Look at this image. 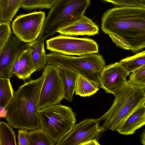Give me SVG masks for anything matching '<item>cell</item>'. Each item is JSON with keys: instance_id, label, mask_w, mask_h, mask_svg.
<instances>
[{"instance_id": "6da1fadb", "label": "cell", "mask_w": 145, "mask_h": 145, "mask_svg": "<svg viewBox=\"0 0 145 145\" xmlns=\"http://www.w3.org/2000/svg\"><path fill=\"white\" fill-rule=\"evenodd\" d=\"M101 29L114 43L135 53L145 48V8L121 6L108 10L102 18Z\"/></svg>"}, {"instance_id": "7a4b0ae2", "label": "cell", "mask_w": 145, "mask_h": 145, "mask_svg": "<svg viewBox=\"0 0 145 145\" xmlns=\"http://www.w3.org/2000/svg\"><path fill=\"white\" fill-rule=\"evenodd\" d=\"M44 76L31 79L18 87L6 108L4 118L12 128L31 130L40 127L38 104Z\"/></svg>"}, {"instance_id": "3957f363", "label": "cell", "mask_w": 145, "mask_h": 145, "mask_svg": "<svg viewBox=\"0 0 145 145\" xmlns=\"http://www.w3.org/2000/svg\"><path fill=\"white\" fill-rule=\"evenodd\" d=\"M145 102V89L127 82L109 109L99 118L104 131H117L126 119Z\"/></svg>"}, {"instance_id": "277c9868", "label": "cell", "mask_w": 145, "mask_h": 145, "mask_svg": "<svg viewBox=\"0 0 145 145\" xmlns=\"http://www.w3.org/2000/svg\"><path fill=\"white\" fill-rule=\"evenodd\" d=\"M90 0H58L50 9L38 38L44 40L82 17Z\"/></svg>"}, {"instance_id": "5b68a950", "label": "cell", "mask_w": 145, "mask_h": 145, "mask_svg": "<svg viewBox=\"0 0 145 145\" xmlns=\"http://www.w3.org/2000/svg\"><path fill=\"white\" fill-rule=\"evenodd\" d=\"M47 58L48 64L81 75L100 87L99 75L105 66L102 55L97 53L74 57L52 52L47 54Z\"/></svg>"}, {"instance_id": "8992f818", "label": "cell", "mask_w": 145, "mask_h": 145, "mask_svg": "<svg viewBox=\"0 0 145 145\" xmlns=\"http://www.w3.org/2000/svg\"><path fill=\"white\" fill-rule=\"evenodd\" d=\"M40 127L55 144L71 131L76 122L71 108L60 104L50 106L39 110Z\"/></svg>"}, {"instance_id": "52a82bcc", "label": "cell", "mask_w": 145, "mask_h": 145, "mask_svg": "<svg viewBox=\"0 0 145 145\" xmlns=\"http://www.w3.org/2000/svg\"><path fill=\"white\" fill-rule=\"evenodd\" d=\"M48 50L63 54L81 56L99 52L98 46L94 40L60 35L46 40Z\"/></svg>"}, {"instance_id": "ba28073f", "label": "cell", "mask_w": 145, "mask_h": 145, "mask_svg": "<svg viewBox=\"0 0 145 145\" xmlns=\"http://www.w3.org/2000/svg\"><path fill=\"white\" fill-rule=\"evenodd\" d=\"M43 71L44 76L39 95V110L60 104L65 96L64 84L59 68L49 64Z\"/></svg>"}, {"instance_id": "9c48e42d", "label": "cell", "mask_w": 145, "mask_h": 145, "mask_svg": "<svg viewBox=\"0 0 145 145\" xmlns=\"http://www.w3.org/2000/svg\"><path fill=\"white\" fill-rule=\"evenodd\" d=\"M99 119L87 118L75 124L71 131L56 145H100L98 138L104 131Z\"/></svg>"}, {"instance_id": "30bf717a", "label": "cell", "mask_w": 145, "mask_h": 145, "mask_svg": "<svg viewBox=\"0 0 145 145\" xmlns=\"http://www.w3.org/2000/svg\"><path fill=\"white\" fill-rule=\"evenodd\" d=\"M45 18L44 12L41 11L18 16L12 22L13 33L23 42H32L40 35Z\"/></svg>"}, {"instance_id": "8fae6325", "label": "cell", "mask_w": 145, "mask_h": 145, "mask_svg": "<svg viewBox=\"0 0 145 145\" xmlns=\"http://www.w3.org/2000/svg\"><path fill=\"white\" fill-rule=\"evenodd\" d=\"M127 73L120 62L105 66L100 74V86L105 92L116 96L127 83Z\"/></svg>"}, {"instance_id": "7c38bea8", "label": "cell", "mask_w": 145, "mask_h": 145, "mask_svg": "<svg viewBox=\"0 0 145 145\" xmlns=\"http://www.w3.org/2000/svg\"><path fill=\"white\" fill-rule=\"evenodd\" d=\"M26 49L25 44L15 35H12L0 51V77L11 78L13 67Z\"/></svg>"}, {"instance_id": "4fadbf2b", "label": "cell", "mask_w": 145, "mask_h": 145, "mask_svg": "<svg viewBox=\"0 0 145 145\" xmlns=\"http://www.w3.org/2000/svg\"><path fill=\"white\" fill-rule=\"evenodd\" d=\"M99 28L90 18L83 15L78 20L60 29L57 32L66 36L94 35L98 34Z\"/></svg>"}, {"instance_id": "5bb4252c", "label": "cell", "mask_w": 145, "mask_h": 145, "mask_svg": "<svg viewBox=\"0 0 145 145\" xmlns=\"http://www.w3.org/2000/svg\"><path fill=\"white\" fill-rule=\"evenodd\" d=\"M36 71L31 50L26 48L15 62L12 70V75L25 81Z\"/></svg>"}, {"instance_id": "9a60e30c", "label": "cell", "mask_w": 145, "mask_h": 145, "mask_svg": "<svg viewBox=\"0 0 145 145\" xmlns=\"http://www.w3.org/2000/svg\"><path fill=\"white\" fill-rule=\"evenodd\" d=\"M145 125V102L126 119L117 131L123 135H132Z\"/></svg>"}, {"instance_id": "2e32d148", "label": "cell", "mask_w": 145, "mask_h": 145, "mask_svg": "<svg viewBox=\"0 0 145 145\" xmlns=\"http://www.w3.org/2000/svg\"><path fill=\"white\" fill-rule=\"evenodd\" d=\"M44 40L37 38L25 44L26 47L30 48L36 71H40L47 65V55L44 47Z\"/></svg>"}, {"instance_id": "e0dca14e", "label": "cell", "mask_w": 145, "mask_h": 145, "mask_svg": "<svg viewBox=\"0 0 145 145\" xmlns=\"http://www.w3.org/2000/svg\"><path fill=\"white\" fill-rule=\"evenodd\" d=\"M24 1L0 0V22L10 23Z\"/></svg>"}, {"instance_id": "ac0fdd59", "label": "cell", "mask_w": 145, "mask_h": 145, "mask_svg": "<svg viewBox=\"0 0 145 145\" xmlns=\"http://www.w3.org/2000/svg\"><path fill=\"white\" fill-rule=\"evenodd\" d=\"M59 68L64 84V99L71 102L74 92L78 74L69 70Z\"/></svg>"}, {"instance_id": "d6986e66", "label": "cell", "mask_w": 145, "mask_h": 145, "mask_svg": "<svg viewBox=\"0 0 145 145\" xmlns=\"http://www.w3.org/2000/svg\"><path fill=\"white\" fill-rule=\"evenodd\" d=\"M99 87L83 76L78 75L74 93L81 97H89L95 94L99 89Z\"/></svg>"}, {"instance_id": "ffe728a7", "label": "cell", "mask_w": 145, "mask_h": 145, "mask_svg": "<svg viewBox=\"0 0 145 145\" xmlns=\"http://www.w3.org/2000/svg\"><path fill=\"white\" fill-rule=\"evenodd\" d=\"M119 62L129 75L130 73L145 66V50L123 59Z\"/></svg>"}, {"instance_id": "44dd1931", "label": "cell", "mask_w": 145, "mask_h": 145, "mask_svg": "<svg viewBox=\"0 0 145 145\" xmlns=\"http://www.w3.org/2000/svg\"><path fill=\"white\" fill-rule=\"evenodd\" d=\"M14 92L10 78L0 77V108H6L13 97Z\"/></svg>"}, {"instance_id": "7402d4cb", "label": "cell", "mask_w": 145, "mask_h": 145, "mask_svg": "<svg viewBox=\"0 0 145 145\" xmlns=\"http://www.w3.org/2000/svg\"><path fill=\"white\" fill-rule=\"evenodd\" d=\"M29 145H54L55 144L45 131L39 127L27 131Z\"/></svg>"}, {"instance_id": "603a6c76", "label": "cell", "mask_w": 145, "mask_h": 145, "mask_svg": "<svg viewBox=\"0 0 145 145\" xmlns=\"http://www.w3.org/2000/svg\"><path fill=\"white\" fill-rule=\"evenodd\" d=\"M12 127L5 122H0V145H16V135Z\"/></svg>"}, {"instance_id": "cb8c5ba5", "label": "cell", "mask_w": 145, "mask_h": 145, "mask_svg": "<svg viewBox=\"0 0 145 145\" xmlns=\"http://www.w3.org/2000/svg\"><path fill=\"white\" fill-rule=\"evenodd\" d=\"M58 0H24L22 8L27 10L36 8L50 9Z\"/></svg>"}, {"instance_id": "d4e9b609", "label": "cell", "mask_w": 145, "mask_h": 145, "mask_svg": "<svg viewBox=\"0 0 145 145\" xmlns=\"http://www.w3.org/2000/svg\"><path fill=\"white\" fill-rule=\"evenodd\" d=\"M127 82L131 85L145 89V66L131 73Z\"/></svg>"}, {"instance_id": "484cf974", "label": "cell", "mask_w": 145, "mask_h": 145, "mask_svg": "<svg viewBox=\"0 0 145 145\" xmlns=\"http://www.w3.org/2000/svg\"><path fill=\"white\" fill-rule=\"evenodd\" d=\"M10 23L0 22V51L12 36Z\"/></svg>"}, {"instance_id": "4316f807", "label": "cell", "mask_w": 145, "mask_h": 145, "mask_svg": "<svg viewBox=\"0 0 145 145\" xmlns=\"http://www.w3.org/2000/svg\"><path fill=\"white\" fill-rule=\"evenodd\" d=\"M103 0L120 7H131L145 8V0Z\"/></svg>"}, {"instance_id": "83f0119b", "label": "cell", "mask_w": 145, "mask_h": 145, "mask_svg": "<svg viewBox=\"0 0 145 145\" xmlns=\"http://www.w3.org/2000/svg\"><path fill=\"white\" fill-rule=\"evenodd\" d=\"M27 129H19L18 131V145H29Z\"/></svg>"}, {"instance_id": "f1b7e54d", "label": "cell", "mask_w": 145, "mask_h": 145, "mask_svg": "<svg viewBox=\"0 0 145 145\" xmlns=\"http://www.w3.org/2000/svg\"><path fill=\"white\" fill-rule=\"evenodd\" d=\"M7 110L6 108H0V117L1 118H5L6 115Z\"/></svg>"}, {"instance_id": "f546056e", "label": "cell", "mask_w": 145, "mask_h": 145, "mask_svg": "<svg viewBox=\"0 0 145 145\" xmlns=\"http://www.w3.org/2000/svg\"><path fill=\"white\" fill-rule=\"evenodd\" d=\"M141 143L143 145H145V129L142 133L140 137Z\"/></svg>"}, {"instance_id": "4dcf8cb0", "label": "cell", "mask_w": 145, "mask_h": 145, "mask_svg": "<svg viewBox=\"0 0 145 145\" xmlns=\"http://www.w3.org/2000/svg\"></svg>"}]
</instances>
